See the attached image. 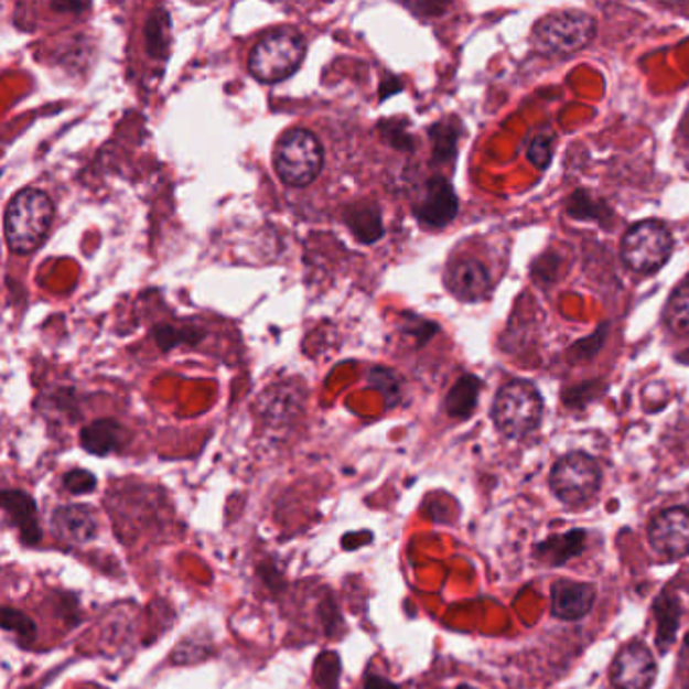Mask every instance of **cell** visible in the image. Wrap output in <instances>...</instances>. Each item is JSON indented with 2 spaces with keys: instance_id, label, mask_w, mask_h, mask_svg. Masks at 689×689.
<instances>
[{
  "instance_id": "484cf974",
  "label": "cell",
  "mask_w": 689,
  "mask_h": 689,
  "mask_svg": "<svg viewBox=\"0 0 689 689\" xmlns=\"http://www.w3.org/2000/svg\"><path fill=\"white\" fill-rule=\"evenodd\" d=\"M552 158H555V133H536L532 142L528 146V160L532 162L536 169L546 170L550 166Z\"/></svg>"
},
{
  "instance_id": "4316f807",
  "label": "cell",
  "mask_w": 689,
  "mask_h": 689,
  "mask_svg": "<svg viewBox=\"0 0 689 689\" xmlns=\"http://www.w3.org/2000/svg\"><path fill=\"white\" fill-rule=\"evenodd\" d=\"M606 334H609V326L599 327L596 332H594L593 336H589V338L581 340V342H577L574 346H570L569 351V360L570 363H586V360H591L594 358V354H599L601 348H603V344H605Z\"/></svg>"
},
{
  "instance_id": "52a82bcc",
  "label": "cell",
  "mask_w": 689,
  "mask_h": 689,
  "mask_svg": "<svg viewBox=\"0 0 689 689\" xmlns=\"http://www.w3.org/2000/svg\"><path fill=\"white\" fill-rule=\"evenodd\" d=\"M603 472L591 455L574 451L555 463L550 472L552 494L570 508H581L589 504L601 489Z\"/></svg>"
},
{
  "instance_id": "277c9868",
  "label": "cell",
  "mask_w": 689,
  "mask_h": 689,
  "mask_svg": "<svg viewBox=\"0 0 689 689\" xmlns=\"http://www.w3.org/2000/svg\"><path fill=\"white\" fill-rule=\"evenodd\" d=\"M596 21L589 12H552L538 21L532 31L534 47L548 57L574 55L593 43Z\"/></svg>"
},
{
  "instance_id": "5b68a950",
  "label": "cell",
  "mask_w": 689,
  "mask_h": 689,
  "mask_svg": "<svg viewBox=\"0 0 689 689\" xmlns=\"http://www.w3.org/2000/svg\"><path fill=\"white\" fill-rule=\"evenodd\" d=\"M273 166L283 184L303 189L320 176L324 166V150L310 130H288L273 150Z\"/></svg>"
},
{
  "instance_id": "d6986e66",
  "label": "cell",
  "mask_w": 689,
  "mask_h": 689,
  "mask_svg": "<svg viewBox=\"0 0 689 689\" xmlns=\"http://www.w3.org/2000/svg\"><path fill=\"white\" fill-rule=\"evenodd\" d=\"M344 218L354 233V237L366 245L380 239L385 233L380 208L373 203H356V205L348 206Z\"/></svg>"
},
{
  "instance_id": "ac0fdd59",
  "label": "cell",
  "mask_w": 689,
  "mask_h": 689,
  "mask_svg": "<svg viewBox=\"0 0 689 689\" xmlns=\"http://www.w3.org/2000/svg\"><path fill=\"white\" fill-rule=\"evenodd\" d=\"M484 383L473 375H461L457 383L451 387L445 399V411L453 419H470L477 409L480 392Z\"/></svg>"
},
{
  "instance_id": "d6a6232c",
  "label": "cell",
  "mask_w": 689,
  "mask_h": 689,
  "mask_svg": "<svg viewBox=\"0 0 689 689\" xmlns=\"http://www.w3.org/2000/svg\"><path fill=\"white\" fill-rule=\"evenodd\" d=\"M364 689H400L397 683L388 681V679L380 678V676H368L364 681Z\"/></svg>"
},
{
  "instance_id": "7402d4cb",
  "label": "cell",
  "mask_w": 689,
  "mask_h": 689,
  "mask_svg": "<svg viewBox=\"0 0 689 689\" xmlns=\"http://www.w3.org/2000/svg\"><path fill=\"white\" fill-rule=\"evenodd\" d=\"M664 320L674 334L689 336V279L683 281L667 300Z\"/></svg>"
},
{
  "instance_id": "cb8c5ba5",
  "label": "cell",
  "mask_w": 689,
  "mask_h": 689,
  "mask_svg": "<svg viewBox=\"0 0 689 689\" xmlns=\"http://www.w3.org/2000/svg\"><path fill=\"white\" fill-rule=\"evenodd\" d=\"M2 629L17 633V637H21L24 642H35L36 629L35 623L31 617H26L23 611L12 609V606H2Z\"/></svg>"
},
{
  "instance_id": "4fadbf2b",
  "label": "cell",
  "mask_w": 689,
  "mask_h": 689,
  "mask_svg": "<svg viewBox=\"0 0 689 689\" xmlns=\"http://www.w3.org/2000/svg\"><path fill=\"white\" fill-rule=\"evenodd\" d=\"M596 589L589 582L558 581L552 586V613L560 621H579L593 611Z\"/></svg>"
},
{
  "instance_id": "6da1fadb",
  "label": "cell",
  "mask_w": 689,
  "mask_h": 689,
  "mask_svg": "<svg viewBox=\"0 0 689 689\" xmlns=\"http://www.w3.org/2000/svg\"><path fill=\"white\" fill-rule=\"evenodd\" d=\"M53 213V201L39 189H24L14 194L4 213V237L12 254L36 251L47 239Z\"/></svg>"
},
{
  "instance_id": "603a6c76",
  "label": "cell",
  "mask_w": 689,
  "mask_h": 689,
  "mask_svg": "<svg viewBox=\"0 0 689 689\" xmlns=\"http://www.w3.org/2000/svg\"><path fill=\"white\" fill-rule=\"evenodd\" d=\"M567 215L570 218H577V220H594V223L605 225L611 211L603 201L594 198L593 194L586 193V191H577V193L570 194L569 203H567Z\"/></svg>"
},
{
  "instance_id": "44dd1931",
  "label": "cell",
  "mask_w": 689,
  "mask_h": 689,
  "mask_svg": "<svg viewBox=\"0 0 689 689\" xmlns=\"http://www.w3.org/2000/svg\"><path fill=\"white\" fill-rule=\"evenodd\" d=\"M146 49L154 60H162L170 47V14L166 9L150 12L144 26Z\"/></svg>"
},
{
  "instance_id": "7a4b0ae2",
  "label": "cell",
  "mask_w": 689,
  "mask_h": 689,
  "mask_svg": "<svg viewBox=\"0 0 689 689\" xmlns=\"http://www.w3.org/2000/svg\"><path fill=\"white\" fill-rule=\"evenodd\" d=\"M303 57V36L293 29L279 26L257 41L249 55V72L263 84H278L288 79L291 73L298 72Z\"/></svg>"
},
{
  "instance_id": "d590c367",
  "label": "cell",
  "mask_w": 689,
  "mask_h": 689,
  "mask_svg": "<svg viewBox=\"0 0 689 689\" xmlns=\"http://www.w3.org/2000/svg\"><path fill=\"white\" fill-rule=\"evenodd\" d=\"M455 689H477V688H473V686H467V683H463V686H460V688H455Z\"/></svg>"
},
{
  "instance_id": "7c38bea8",
  "label": "cell",
  "mask_w": 689,
  "mask_h": 689,
  "mask_svg": "<svg viewBox=\"0 0 689 689\" xmlns=\"http://www.w3.org/2000/svg\"><path fill=\"white\" fill-rule=\"evenodd\" d=\"M53 532L67 545H85L97 536V518L89 506H60L53 512Z\"/></svg>"
},
{
  "instance_id": "f546056e",
  "label": "cell",
  "mask_w": 689,
  "mask_h": 689,
  "mask_svg": "<svg viewBox=\"0 0 689 689\" xmlns=\"http://www.w3.org/2000/svg\"><path fill=\"white\" fill-rule=\"evenodd\" d=\"M96 475L87 470H72L63 475V487L73 496L91 494L96 489Z\"/></svg>"
},
{
  "instance_id": "5bb4252c",
  "label": "cell",
  "mask_w": 689,
  "mask_h": 689,
  "mask_svg": "<svg viewBox=\"0 0 689 689\" xmlns=\"http://www.w3.org/2000/svg\"><path fill=\"white\" fill-rule=\"evenodd\" d=\"M0 504L11 518L12 526L19 530L24 545H39L43 530L39 524L36 502L23 489H4L0 494Z\"/></svg>"
},
{
  "instance_id": "4dcf8cb0",
  "label": "cell",
  "mask_w": 689,
  "mask_h": 689,
  "mask_svg": "<svg viewBox=\"0 0 689 689\" xmlns=\"http://www.w3.org/2000/svg\"><path fill=\"white\" fill-rule=\"evenodd\" d=\"M370 383L387 397L390 405H395L400 399L399 376L395 375L392 370H387V368L370 370Z\"/></svg>"
},
{
  "instance_id": "ffe728a7",
  "label": "cell",
  "mask_w": 689,
  "mask_h": 689,
  "mask_svg": "<svg viewBox=\"0 0 689 689\" xmlns=\"http://www.w3.org/2000/svg\"><path fill=\"white\" fill-rule=\"evenodd\" d=\"M461 130L455 120H441L431 126L429 138L433 146V160L439 164L453 162L457 157V142H460Z\"/></svg>"
},
{
  "instance_id": "836d02e7",
  "label": "cell",
  "mask_w": 689,
  "mask_h": 689,
  "mask_svg": "<svg viewBox=\"0 0 689 689\" xmlns=\"http://www.w3.org/2000/svg\"><path fill=\"white\" fill-rule=\"evenodd\" d=\"M51 9H55V11L60 12H82L85 11V9H89V4H79V2H53Z\"/></svg>"
},
{
  "instance_id": "ba28073f",
  "label": "cell",
  "mask_w": 689,
  "mask_h": 689,
  "mask_svg": "<svg viewBox=\"0 0 689 689\" xmlns=\"http://www.w3.org/2000/svg\"><path fill=\"white\" fill-rule=\"evenodd\" d=\"M657 676L652 649L642 642H631L618 649L611 666V683L615 689H649Z\"/></svg>"
},
{
  "instance_id": "d4e9b609",
  "label": "cell",
  "mask_w": 689,
  "mask_h": 689,
  "mask_svg": "<svg viewBox=\"0 0 689 689\" xmlns=\"http://www.w3.org/2000/svg\"><path fill=\"white\" fill-rule=\"evenodd\" d=\"M154 336H157L158 346H160L162 351H172V348L181 346L184 342H186V344H193V342H198V338H201V334H198L194 327H176L169 326V324L157 327Z\"/></svg>"
},
{
  "instance_id": "9c48e42d",
  "label": "cell",
  "mask_w": 689,
  "mask_h": 689,
  "mask_svg": "<svg viewBox=\"0 0 689 689\" xmlns=\"http://www.w3.org/2000/svg\"><path fill=\"white\" fill-rule=\"evenodd\" d=\"M417 220L427 229H443L460 213V198L445 176L424 182L423 193L412 206Z\"/></svg>"
},
{
  "instance_id": "8fae6325",
  "label": "cell",
  "mask_w": 689,
  "mask_h": 689,
  "mask_svg": "<svg viewBox=\"0 0 689 689\" xmlns=\"http://www.w3.org/2000/svg\"><path fill=\"white\" fill-rule=\"evenodd\" d=\"M445 286L461 302H482L492 291V276L480 259L460 257L445 269Z\"/></svg>"
},
{
  "instance_id": "e575fe53",
  "label": "cell",
  "mask_w": 689,
  "mask_h": 689,
  "mask_svg": "<svg viewBox=\"0 0 689 689\" xmlns=\"http://www.w3.org/2000/svg\"><path fill=\"white\" fill-rule=\"evenodd\" d=\"M679 363L689 364V351L681 352L678 356Z\"/></svg>"
},
{
  "instance_id": "3957f363",
  "label": "cell",
  "mask_w": 689,
  "mask_h": 689,
  "mask_svg": "<svg viewBox=\"0 0 689 689\" xmlns=\"http://www.w3.org/2000/svg\"><path fill=\"white\" fill-rule=\"evenodd\" d=\"M542 412L545 400L538 388L526 380H512L499 388L492 407V419L502 435L521 439L540 427Z\"/></svg>"
},
{
  "instance_id": "8992f818",
  "label": "cell",
  "mask_w": 689,
  "mask_h": 689,
  "mask_svg": "<svg viewBox=\"0 0 689 689\" xmlns=\"http://www.w3.org/2000/svg\"><path fill=\"white\" fill-rule=\"evenodd\" d=\"M674 251V237L664 223L642 220L627 229L621 241V259L631 271L649 276L666 266Z\"/></svg>"
},
{
  "instance_id": "30bf717a",
  "label": "cell",
  "mask_w": 689,
  "mask_h": 689,
  "mask_svg": "<svg viewBox=\"0 0 689 689\" xmlns=\"http://www.w3.org/2000/svg\"><path fill=\"white\" fill-rule=\"evenodd\" d=\"M649 545L661 557H689V509L683 506L664 509L649 524Z\"/></svg>"
},
{
  "instance_id": "9a60e30c",
  "label": "cell",
  "mask_w": 689,
  "mask_h": 689,
  "mask_svg": "<svg viewBox=\"0 0 689 689\" xmlns=\"http://www.w3.org/2000/svg\"><path fill=\"white\" fill-rule=\"evenodd\" d=\"M584 545H586L584 530L555 534L534 546V558L548 567H564L569 560L582 555Z\"/></svg>"
},
{
  "instance_id": "e0dca14e",
  "label": "cell",
  "mask_w": 689,
  "mask_h": 689,
  "mask_svg": "<svg viewBox=\"0 0 689 689\" xmlns=\"http://www.w3.org/2000/svg\"><path fill=\"white\" fill-rule=\"evenodd\" d=\"M654 617L657 623L655 629V642L661 654H667V649L676 642L678 635L679 621H681V603L679 596L671 591H664L654 601Z\"/></svg>"
},
{
  "instance_id": "83f0119b",
  "label": "cell",
  "mask_w": 689,
  "mask_h": 689,
  "mask_svg": "<svg viewBox=\"0 0 689 689\" xmlns=\"http://www.w3.org/2000/svg\"><path fill=\"white\" fill-rule=\"evenodd\" d=\"M340 664L338 655L327 652V654L320 655L317 664H315V679H317V686L322 689H336L340 681Z\"/></svg>"
},
{
  "instance_id": "1f68e13d",
  "label": "cell",
  "mask_w": 689,
  "mask_h": 689,
  "mask_svg": "<svg viewBox=\"0 0 689 689\" xmlns=\"http://www.w3.org/2000/svg\"><path fill=\"white\" fill-rule=\"evenodd\" d=\"M678 671L681 683L689 689V635L683 639L681 652H679Z\"/></svg>"
},
{
  "instance_id": "2e32d148",
  "label": "cell",
  "mask_w": 689,
  "mask_h": 689,
  "mask_svg": "<svg viewBox=\"0 0 689 689\" xmlns=\"http://www.w3.org/2000/svg\"><path fill=\"white\" fill-rule=\"evenodd\" d=\"M123 439H126L123 427L114 419H99L94 423L85 424L79 433L82 448L97 457H106L114 451H120Z\"/></svg>"
},
{
  "instance_id": "f1b7e54d",
  "label": "cell",
  "mask_w": 689,
  "mask_h": 689,
  "mask_svg": "<svg viewBox=\"0 0 689 689\" xmlns=\"http://www.w3.org/2000/svg\"><path fill=\"white\" fill-rule=\"evenodd\" d=\"M269 397H273V399L263 400V409H266L267 417H271V419H279V417H288L290 412H293L295 409V405H300V400L295 399V395H293V390H288V388L273 387V390H269L267 392Z\"/></svg>"
}]
</instances>
